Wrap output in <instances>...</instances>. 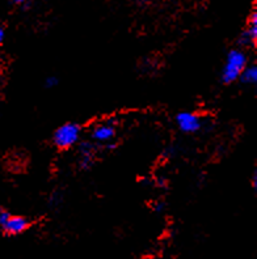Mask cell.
Listing matches in <instances>:
<instances>
[{
  "label": "cell",
  "instance_id": "1",
  "mask_svg": "<svg viewBox=\"0 0 257 259\" xmlns=\"http://www.w3.org/2000/svg\"><path fill=\"white\" fill-rule=\"evenodd\" d=\"M247 64V56L243 51L231 50L227 55V60L224 64L223 72H222V79L224 83H232L240 77L241 72Z\"/></svg>",
  "mask_w": 257,
  "mask_h": 259
},
{
  "label": "cell",
  "instance_id": "2",
  "mask_svg": "<svg viewBox=\"0 0 257 259\" xmlns=\"http://www.w3.org/2000/svg\"><path fill=\"white\" fill-rule=\"evenodd\" d=\"M80 136V127L76 123H66L60 126L54 134L55 146L59 148H70Z\"/></svg>",
  "mask_w": 257,
  "mask_h": 259
},
{
  "label": "cell",
  "instance_id": "3",
  "mask_svg": "<svg viewBox=\"0 0 257 259\" xmlns=\"http://www.w3.org/2000/svg\"><path fill=\"white\" fill-rule=\"evenodd\" d=\"M177 126L180 127V130H182L184 132H196L201 129L202 126V122H201V118L197 115V114L193 113H180L176 117Z\"/></svg>",
  "mask_w": 257,
  "mask_h": 259
},
{
  "label": "cell",
  "instance_id": "4",
  "mask_svg": "<svg viewBox=\"0 0 257 259\" xmlns=\"http://www.w3.org/2000/svg\"><path fill=\"white\" fill-rule=\"evenodd\" d=\"M29 226V222L21 216H9L8 220L3 225L4 230L9 234H20Z\"/></svg>",
  "mask_w": 257,
  "mask_h": 259
},
{
  "label": "cell",
  "instance_id": "5",
  "mask_svg": "<svg viewBox=\"0 0 257 259\" xmlns=\"http://www.w3.org/2000/svg\"><path fill=\"white\" fill-rule=\"evenodd\" d=\"M114 134H116V130L112 123H100L92 130V138L100 143L110 140Z\"/></svg>",
  "mask_w": 257,
  "mask_h": 259
},
{
  "label": "cell",
  "instance_id": "6",
  "mask_svg": "<svg viewBox=\"0 0 257 259\" xmlns=\"http://www.w3.org/2000/svg\"><path fill=\"white\" fill-rule=\"evenodd\" d=\"M80 152H81V160H80V165L81 167H88L91 165V159H92V152H93V147L92 144L89 143H83L80 146Z\"/></svg>",
  "mask_w": 257,
  "mask_h": 259
},
{
  "label": "cell",
  "instance_id": "7",
  "mask_svg": "<svg viewBox=\"0 0 257 259\" xmlns=\"http://www.w3.org/2000/svg\"><path fill=\"white\" fill-rule=\"evenodd\" d=\"M241 80L247 84H255L257 81V68L256 66H251L248 68H244L240 75Z\"/></svg>",
  "mask_w": 257,
  "mask_h": 259
},
{
  "label": "cell",
  "instance_id": "8",
  "mask_svg": "<svg viewBox=\"0 0 257 259\" xmlns=\"http://www.w3.org/2000/svg\"><path fill=\"white\" fill-rule=\"evenodd\" d=\"M57 84H58V80H57V77H47L45 85H46L47 88H53V87H55Z\"/></svg>",
  "mask_w": 257,
  "mask_h": 259
},
{
  "label": "cell",
  "instance_id": "9",
  "mask_svg": "<svg viewBox=\"0 0 257 259\" xmlns=\"http://www.w3.org/2000/svg\"><path fill=\"white\" fill-rule=\"evenodd\" d=\"M11 216L9 213L4 212V211H0V225L3 226L5 224V222L8 220V218Z\"/></svg>",
  "mask_w": 257,
  "mask_h": 259
},
{
  "label": "cell",
  "instance_id": "10",
  "mask_svg": "<svg viewBox=\"0 0 257 259\" xmlns=\"http://www.w3.org/2000/svg\"><path fill=\"white\" fill-rule=\"evenodd\" d=\"M252 184H253V186H255V187H256V186H257V174H256V171H255V173H253Z\"/></svg>",
  "mask_w": 257,
  "mask_h": 259
},
{
  "label": "cell",
  "instance_id": "11",
  "mask_svg": "<svg viewBox=\"0 0 257 259\" xmlns=\"http://www.w3.org/2000/svg\"><path fill=\"white\" fill-rule=\"evenodd\" d=\"M28 0H13V3H16V4H25Z\"/></svg>",
  "mask_w": 257,
  "mask_h": 259
},
{
  "label": "cell",
  "instance_id": "12",
  "mask_svg": "<svg viewBox=\"0 0 257 259\" xmlns=\"http://www.w3.org/2000/svg\"><path fill=\"white\" fill-rule=\"evenodd\" d=\"M3 39H4V32H3V29L0 28V43L3 42Z\"/></svg>",
  "mask_w": 257,
  "mask_h": 259
},
{
  "label": "cell",
  "instance_id": "13",
  "mask_svg": "<svg viewBox=\"0 0 257 259\" xmlns=\"http://www.w3.org/2000/svg\"><path fill=\"white\" fill-rule=\"evenodd\" d=\"M163 208H164V207H163V204H161V203H159V204H156V207H155L156 211H161Z\"/></svg>",
  "mask_w": 257,
  "mask_h": 259
},
{
  "label": "cell",
  "instance_id": "14",
  "mask_svg": "<svg viewBox=\"0 0 257 259\" xmlns=\"http://www.w3.org/2000/svg\"><path fill=\"white\" fill-rule=\"evenodd\" d=\"M138 1H139L140 4H146V3H148L150 0H138Z\"/></svg>",
  "mask_w": 257,
  "mask_h": 259
},
{
  "label": "cell",
  "instance_id": "15",
  "mask_svg": "<svg viewBox=\"0 0 257 259\" xmlns=\"http://www.w3.org/2000/svg\"><path fill=\"white\" fill-rule=\"evenodd\" d=\"M0 211H1V209H0Z\"/></svg>",
  "mask_w": 257,
  "mask_h": 259
}]
</instances>
